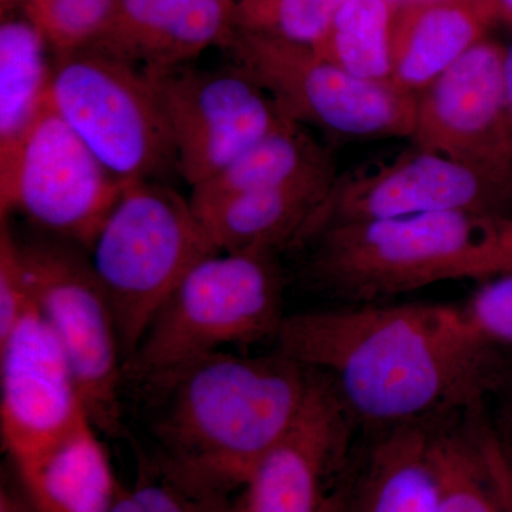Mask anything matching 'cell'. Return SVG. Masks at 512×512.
<instances>
[{
  "label": "cell",
  "instance_id": "27",
  "mask_svg": "<svg viewBox=\"0 0 512 512\" xmlns=\"http://www.w3.org/2000/svg\"><path fill=\"white\" fill-rule=\"evenodd\" d=\"M461 309L488 345L512 350V274L490 278Z\"/></svg>",
  "mask_w": 512,
  "mask_h": 512
},
{
  "label": "cell",
  "instance_id": "10",
  "mask_svg": "<svg viewBox=\"0 0 512 512\" xmlns=\"http://www.w3.org/2000/svg\"><path fill=\"white\" fill-rule=\"evenodd\" d=\"M433 212L511 217L512 183L413 146L389 163L338 174L295 249L333 225Z\"/></svg>",
  "mask_w": 512,
  "mask_h": 512
},
{
  "label": "cell",
  "instance_id": "11",
  "mask_svg": "<svg viewBox=\"0 0 512 512\" xmlns=\"http://www.w3.org/2000/svg\"><path fill=\"white\" fill-rule=\"evenodd\" d=\"M163 106L177 154L178 175L197 187L285 119L269 94L244 69L144 72Z\"/></svg>",
  "mask_w": 512,
  "mask_h": 512
},
{
  "label": "cell",
  "instance_id": "1",
  "mask_svg": "<svg viewBox=\"0 0 512 512\" xmlns=\"http://www.w3.org/2000/svg\"><path fill=\"white\" fill-rule=\"evenodd\" d=\"M279 352L325 377L352 420L380 433L481 406L510 380L463 309L366 305L285 315Z\"/></svg>",
  "mask_w": 512,
  "mask_h": 512
},
{
  "label": "cell",
  "instance_id": "20",
  "mask_svg": "<svg viewBox=\"0 0 512 512\" xmlns=\"http://www.w3.org/2000/svg\"><path fill=\"white\" fill-rule=\"evenodd\" d=\"M55 57L23 0H2L0 20V180L12 170L49 100Z\"/></svg>",
  "mask_w": 512,
  "mask_h": 512
},
{
  "label": "cell",
  "instance_id": "12",
  "mask_svg": "<svg viewBox=\"0 0 512 512\" xmlns=\"http://www.w3.org/2000/svg\"><path fill=\"white\" fill-rule=\"evenodd\" d=\"M505 47L481 40L417 94L413 146L512 183Z\"/></svg>",
  "mask_w": 512,
  "mask_h": 512
},
{
  "label": "cell",
  "instance_id": "8",
  "mask_svg": "<svg viewBox=\"0 0 512 512\" xmlns=\"http://www.w3.org/2000/svg\"><path fill=\"white\" fill-rule=\"evenodd\" d=\"M18 245L33 303L72 365L87 416L101 434L120 436L123 346L89 252L50 237Z\"/></svg>",
  "mask_w": 512,
  "mask_h": 512
},
{
  "label": "cell",
  "instance_id": "7",
  "mask_svg": "<svg viewBox=\"0 0 512 512\" xmlns=\"http://www.w3.org/2000/svg\"><path fill=\"white\" fill-rule=\"evenodd\" d=\"M266 93L279 113L315 127L333 141L412 137L417 96L389 82L353 76L312 47L235 32L227 49Z\"/></svg>",
  "mask_w": 512,
  "mask_h": 512
},
{
  "label": "cell",
  "instance_id": "3",
  "mask_svg": "<svg viewBox=\"0 0 512 512\" xmlns=\"http://www.w3.org/2000/svg\"><path fill=\"white\" fill-rule=\"evenodd\" d=\"M495 218L433 212L333 225L308 245L303 272L320 291L357 303L476 278Z\"/></svg>",
  "mask_w": 512,
  "mask_h": 512
},
{
  "label": "cell",
  "instance_id": "6",
  "mask_svg": "<svg viewBox=\"0 0 512 512\" xmlns=\"http://www.w3.org/2000/svg\"><path fill=\"white\" fill-rule=\"evenodd\" d=\"M50 99L124 184L178 174L163 106L143 70L92 49L56 57Z\"/></svg>",
  "mask_w": 512,
  "mask_h": 512
},
{
  "label": "cell",
  "instance_id": "15",
  "mask_svg": "<svg viewBox=\"0 0 512 512\" xmlns=\"http://www.w3.org/2000/svg\"><path fill=\"white\" fill-rule=\"evenodd\" d=\"M234 3L225 0H116L109 22L86 49L143 72L187 66L235 36Z\"/></svg>",
  "mask_w": 512,
  "mask_h": 512
},
{
  "label": "cell",
  "instance_id": "16",
  "mask_svg": "<svg viewBox=\"0 0 512 512\" xmlns=\"http://www.w3.org/2000/svg\"><path fill=\"white\" fill-rule=\"evenodd\" d=\"M437 512H512V466L484 404L429 421Z\"/></svg>",
  "mask_w": 512,
  "mask_h": 512
},
{
  "label": "cell",
  "instance_id": "13",
  "mask_svg": "<svg viewBox=\"0 0 512 512\" xmlns=\"http://www.w3.org/2000/svg\"><path fill=\"white\" fill-rule=\"evenodd\" d=\"M90 421L72 365L32 303L0 339V437L9 463L43 453Z\"/></svg>",
  "mask_w": 512,
  "mask_h": 512
},
{
  "label": "cell",
  "instance_id": "17",
  "mask_svg": "<svg viewBox=\"0 0 512 512\" xmlns=\"http://www.w3.org/2000/svg\"><path fill=\"white\" fill-rule=\"evenodd\" d=\"M393 18L390 83L420 94L483 40L494 0H431L399 6Z\"/></svg>",
  "mask_w": 512,
  "mask_h": 512
},
{
  "label": "cell",
  "instance_id": "24",
  "mask_svg": "<svg viewBox=\"0 0 512 512\" xmlns=\"http://www.w3.org/2000/svg\"><path fill=\"white\" fill-rule=\"evenodd\" d=\"M345 0H237L234 25L238 32L315 47Z\"/></svg>",
  "mask_w": 512,
  "mask_h": 512
},
{
  "label": "cell",
  "instance_id": "32",
  "mask_svg": "<svg viewBox=\"0 0 512 512\" xmlns=\"http://www.w3.org/2000/svg\"><path fill=\"white\" fill-rule=\"evenodd\" d=\"M349 503L350 490L343 488V490L333 498L332 503L328 505L325 512H349Z\"/></svg>",
  "mask_w": 512,
  "mask_h": 512
},
{
  "label": "cell",
  "instance_id": "34",
  "mask_svg": "<svg viewBox=\"0 0 512 512\" xmlns=\"http://www.w3.org/2000/svg\"><path fill=\"white\" fill-rule=\"evenodd\" d=\"M386 2L399 8V6L416 5V3L431 2V0H386Z\"/></svg>",
  "mask_w": 512,
  "mask_h": 512
},
{
  "label": "cell",
  "instance_id": "21",
  "mask_svg": "<svg viewBox=\"0 0 512 512\" xmlns=\"http://www.w3.org/2000/svg\"><path fill=\"white\" fill-rule=\"evenodd\" d=\"M338 175L328 148L293 121L284 120L235 158L221 173L191 188L192 208L244 194Z\"/></svg>",
  "mask_w": 512,
  "mask_h": 512
},
{
  "label": "cell",
  "instance_id": "31",
  "mask_svg": "<svg viewBox=\"0 0 512 512\" xmlns=\"http://www.w3.org/2000/svg\"><path fill=\"white\" fill-rule=\"evenodd\" d=\"M504 79L507 87L508 100L512 110V40L510 45L505 47L504 53Z\"/></svg>",
  "mask_w": 512,
  "mask_h": 512
},
{
  "label": "cell",
  "instance_id": "22",
  "mask_svg": "<svg viewBox=\"0 0 512 512\" xmlns=\"http://www.w3.org/2000/svg\"><path fill=\"white\" fill-rule=\"evenodd\" d=\"M437 503L429 423L380 433L350 491L349 512H437Z\"/></svg>",
  "mask_w": 512,
  "mask_h": 512
},
{
  "label": "cell",
  "instance_id": "29",
  "mask_svg": "<svg viewBox=\"0 0 512 512\" xmlns=\"http://www.w3.org/2000/svg\"><path fill=\"white\" fill-rule=\"evenodd\" d=\"M512 274V215L495 218L483 254L478 261L476 278Z\"/></svg>",
  "mask_w": 512,
  "mask_h": 512
},
{
  "label": "cell",
  "instance_id": "23",
  "mask_svg": "<svg viewBox=\"0 0 512 512\" xmlns=\"http://www.w3.org/2000/svg\"><path fill=\"white\" fill-rule=\"evenodd\" d=\"M393 8L386 0H345L312 49L353 76L390 83Z\"/></svg>",
  "mask_w": 512,
  "mask_h": 512
},
{
  "label": "cell",
  "instance_id": "26",
  "mask_svg": "<svg viewBox=\"0 0 512 512\" xmlns=\"http://www.w3.org/2000/svg\"><path fill=\"white\" fill-rule=\"evenodd\" d=\"M232 507V505H231ZM218 497L192 490L164 471L157 478H140L130 487H121L111 512H229Z\"/></svg>",
  "mask_w": 512,
  "mask_h": 512
},
{
  "label": "cell",
  "instance_id": "4",
  "mask_svg": "<svg viewBox=\"0 0 512 512\" xmlns=\"http://www.w3.org/2000/svg\"><path fill=\"white\" fill-rule=\"evenodd\" d=\"M275 252H217L198 262L171 293L124 365V382L156 386L227 346L276 338L282 320Z\"/></svg>",
  "mask_w": 512,
  "mask_h": 512
},
{
  "label": "cell",
  "instance_id": "28",
  "mask_svg": "<svg viewBox=\"0 0 512 512\" xmlns=\"http://www.w3.org/2000/svg\"><path fill=\"white\" fill-rule=\"evenodd\" d=\"M32 303L18 237L8 220H0V339L18 325Z\"/></svg>",
  "mask_w": 512,
  "mask_h": 512
},
{
  "label": "cell",
  "instance_id": "18",
  "mask_svg": "<svg viewBox=\"0 0 512 512\" xmlns=\"http://www.w3.org/2000/svg\"><path fill=\"white\" fill-rule=\"evenodd\" d=\"M86 421L43 453L12 464L37 512H111L121 485L101 441Z\"/></svg>",
  "mask_w": 512,
  "mask_h": 512
},
{
  "label": "cell",
  "instance_id": "35",
  "mask_svg": "<svg viewBox=\"0 0 512 512\" xmlns=\"http://www.w3.org/2000/svg\"><path fill=\"white\" fill-rule=\"evenodd\" d=\"M229 512H241V508H239V500L237 501V504L232 505L231 510Z\"/></svg>",
  "mask_w": 512,
  "mask_h": 512
},
{
  "label": "cell",
  "instance_id": "19",
  "mask_svg": "<svg viewBox=\"0 0 512 512\" xmlns=\"http://www.w3.org/2000/svg\"><path fill=\"white\" fill-rule=\"evenodd\" d=\"M333 181L335 178L244 192L194 211L217 251L278 254L295 249L306 222Z\"/></svg>",
  "mask_w": 512,
  "mask_h": 512
},
{
  "label": "cell",
  "instance_id": "25",
  "mask_svg": "<svg viewBox=\"0 0 512 512\" xmlns=\"http://www.w3.org/2000/svg\"><path fill=\"white\" fill-rule=\"evenodd\" d=\"M116 0H23L53 57L86 49L109 22Z\"/></svg>",
  "mask_w": 512,
  "mask_h": 512
},
{
  "label": "cell",
  "instance_id": "33",
  "mask_svg": "<svg viewBox=\"0 0 512 512\" xmlns=\"http://www.w3.org/2000/svg\"><path fill=\"white\" fill-rule=\"evenodd\" d=\"M494 5L497 15L512 22V0H494Z\"/></svg>",
  "mask_w": 512,
  "mask_h": 512
},
{
  "label": "cell",
  "instance_id": "5",
  "mask_svg": "<svg viewBox=\"0 0 512 512\" xmlns=\"http://www.w3.org/2000/svg\"><path fill=\"white\" fill-rule=\"evenodd\" d=\"M217 252L190 198L163 181L126 185L89 251L116 316L124 365L188 272Z\"/></svg>",
  "mask_w": 512,
  "mask_h": 512
},
{
  "label": "cell",
  "instance_id": "30",
  "mask_svg": "<svg viewBox=\"0 0 512 512\" xmlns=\"http://www.w3.org/2000/svg\"><path fill=\"white\" fill-rule=\"evenodd\" d=\"M10 467V466H9ZM0 512H37L15 471L10 467L8 477L3 478L0 488Z\"/></svg>",
  "mask_w": 512,
  "mask_h": 512
},
{
  "label": "cell",
  "instance_id": "36",
  "mask_svg": "<svg viewBox=\"0 0 512 512\" xmlns=\"http://www.w3.org/2000/svg\"><path fill=\"white\" fill-rule=\"evenodd\" d=\"M225 2L235 3V2H237V0H225Z\"/></svg>",
  "mask_w": 512,
  "mask_h": 512
},
{
  "label": "cell",
  "instance_id": "9",
  "mask_svg": "<svg viewBox=\"0 0 512 512\" xmlns=\"http://www.w3.org/2000/svg\"><path fill=\"white\" fill-rule=\"evenodd\" d=\"M127 184L62 119L52 99L0 180V220L19 212L47 237L89 252Z\"/></svg>",
  "mask_w": 512,
  "mask_h": 512
},
{
  "label": "cell",
  "instance_id": "14",
  "mask_svg": "<svg viewBox=\"0 0 512 512\" xmlns=\"http://www.w3.org/2000/svg\"><path fill=\"white\" fill-rule=\"evenodd\" d=\"M355 421L315 372L301 414L244 485L241 512H325L343 490L333 474L349 454Z\"/></svg>",
  "mask_w": 512,
  "mask_h": 512
},
{
  "label": "cell",
  "instance_id": "2",
  "mask_svg": "<svg viewBox=\"0 0 512 512\" xmlns=\"http://www.w3.org/2000/svg\"><path fill=\"white\" fill-rule=\"evenodd\" d=\"M315 372L272 355L217 352L147 389L160 407L153 436L164 473L200 493L247 484L265 454L301 414Z\"/></svg>",
  "mask_w": 512,
  "mask_h": 512
},
{
  "label": "cell",
  "instance_id": "37",
  "mask_svg": "<svg viewBox=\"0 0 512 512\" xmlns=\"http://www.w3.org/2000/svg\"><path fill=\"white\" fill-rule=\"evenodd\" d=\"M511 461H512V456H511Z\"/></svg>",
  "mask_w": 512,
  "mask_h": 512
}]
</instances>
